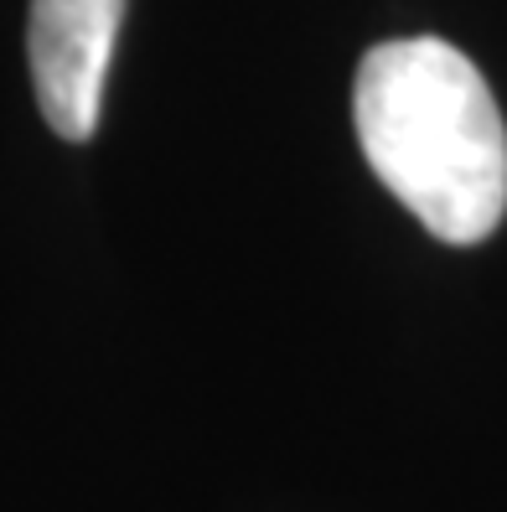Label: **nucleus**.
Here are the masks:
<instances>
[{"instance_id":"obj_1","label":"nucleus","mask_w":507,"mask_h":512,"mask_svg":"<svg viewBox=\"0 0 507 512\" xmlns=\"http://www.w3.org/2000/svg\"><path fill=\"white\" fill-rule=\"evenodd\" d=\"M373 176L440 244H482L507 213V125L482 68L440 37L378 42L352 88Z\"/></svg>"},{"instance_id":"obj_2","label":"nucleus","mask_w":507,"mask_h":512,"mask_svg":"<svg viewBox=\"0 0 507 512\" xmlns=\"http://www.w3.org/2000/svg\"><path fill=\"white\" fill-rule=\"evenodd\" d=\"M125 0H32L26 57L42 119L63 140H88L104 114V78Z\"/></svg>"}]
</instances>
